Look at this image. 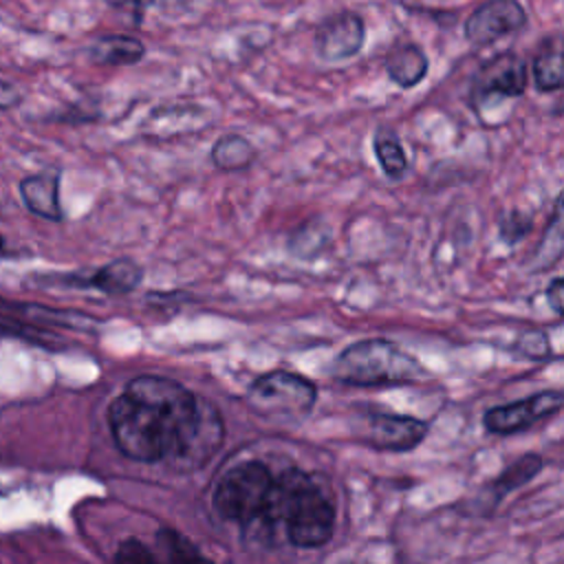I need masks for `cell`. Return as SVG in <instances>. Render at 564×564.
<instances>
[{
  "instance_id": "1",
  "label": "cell",
  "mask_w": 564,
  "mask_h": 564,
  "mask_svg": "<svg viewBox=\"0 0 564 564\" xmlns=\"http://www.w3.org/2000/svg\"><path fill=\"white\" fill-rule=\"evenodd\" d=\"M108 423L119 452L139 463L196 465L223 441V425L174 379L141 375L110 403Z\"/></svg>"
},
{
  "instance_id": "2",
  "label": "cell",
  "mask_w": 564,
  "mask_h": 564,
  "mask_svg": "<svg viewBox=\"0 0 564 564\" xmlns=\"http://www.w3.org/2000/svg\"><path fill=\"white\" fill-rule=\"evenodd\" d=\"M278 524L297 549H319L335 531V507L330 498L304 471L291 467L275 476L264 520L253 533H271Z\"/></svg>"
},
{
  "instance_id": "3",
  "label": "cell",
  "mask_w": 564,
  "mask_h": 564,
  "mask_svg": "<svg viewBox=\"0 0 564 564\" xmlns=\"http://www.w3.org/2000/svg\"><path fill=\"white\" fill-rule=\"evenodd\" d=\"M337 381L348 386H414L425 381L427 370L416 357L383 337L359 339L346 346L333 366Z\"/></svg>"
},
{
  "instance_id": "4",
  "label": "cell",
  "mask_w": 564,
  "mask_h": 564,
  "mask_svg": "<svg viewBox=\"0 0 564 564\" xmlns=\"http://www.w3.org/2000/svg\"><path fill=\"white\" fill-rule=\"evenodd\" d=\"M275 476L260 460H247L225 471L214 489V509L225 520L245 524L256 531L264 520L273 494Z\"/></svg>"
},
{
  "instance_id": "5",
  "label": "cell",
  "mask_w": 564,
  "mask_h": 564,
  "mask_svg": "<svg viewBox=\"0 0 564 564\" xmlns=\"http://www.w3.org/2000/svg\"><path fill=\"white\" fill-rule=\"evenodd\" d=\"M249 397L253 405L262 412L300 416L313 408L317 399V388L313 381L295 372L275 370L256 379Z\"/></svg>"
},
{
  "instance_id": "6",
  "label": "cell",
  "mask_w": 564,
  "mask_h": 564,
  "mask_svg": "<svg viewBox=\"0 0 564 564\" xmlns=\"http://www.w3.org/2000/svg\"><path fill=\"white\" fill-rule=\"evenodd\" d=\"M529 82V66L516 51H502L487 59L474 75L469 88L471 108H482L489 99L522 97Z\"/></svg>"
},
{
  "instance_id": "7",
  "label": "cell",
  "mask_w": 564,
  "mask_h": 564,
  "mask_svg": "<svg viewBox=\"0 0 564 564\" xmlns=\"http://www.w3.org/2000/svg\"><path fill=\"white\" fill-rule=\"evenodd\" d=\"M564 408L562 390H540L511 403L487 408L482 414V427L496 436L518 434L535 423L553 416Z\"/></svg>"
},
{
  "instance_id": "8",
  "label": "cell",
  "mask_w": 564,
  "mask_h": 564,
  "mask_svg": "<svg viewBox=\"0 0 564 564\" xmlns=\"http://www.w3.org/2000/svg\"><path fill=\"white\" fill-rule=\"evenodd\" d=\"M427 430L430 425L423 419H416L410 414L370 410L364 416L361 438L372 449L401 454V452L416 449L425 441Z\"/></svg>"
},
{
  "instance_id": "9",
  "label": "cell",
  "mask_w": 564,
  "mask_h": 564,
  "mask_svg": "<svg viewBox=\"0 0 564 564\" xmlns=\"http://www.w3.org/2000/svg\"><path fill=\"white\" fill-rule=\"evenodd\" d=\"M529 15L520 0H485L465 20V40L471 46H489L527 26Z\"/></svg>"
},
{
  "instance_id": "10",
  "label": "cell",
  "mask_w": 564,
  "mask_h": 564,
  "mask_svg": "<svg viewBox=\"0 0 564 564\" xmlns=\"http://www.w3.org/2000/svg\"><path fill=\"white\" fill-rule=\"evenodd\" d=\"M366 44V22L355 11H337L324 18L313 35L315 53L322 62H344L355 57Z\"/></svg>"
},
{
  "instance_id": "11",
  "label": "cell",
  "mask_w": 564,
  "mask_h": 564,
  "mask_svg": "<svg viewBox=\"0 0 564 564\" xmlns=\"http://www.w3.org/2000/svg\"><path fill=\"white\" fill-rule=\"evenodd\" d=\"M542 469H544V458L540 454L529 452L518 456L498 476H494L482 485V489L474 498V513L491 516L509 494L529 485L533 478L540 476Z\"/></svg>"
},
{
  "instance_id": "12",
  "label": "cell",
  "mask_w": 564,
  "mask_h": 564,
  "mask_svg": "<svg viewBox=\"0 0 564 564\" xmlns=\"http://www.w3.org/2000/svg\"><path fill=\"white\" fill-rule=\"evenodd\" d=\"M59 181H62L59 167H46L42 172L24 176L18 185L24 207L40 218L59 223L64 218L62 203H59Z\"/></svg>"
},
{
  "instance_id": "13",
  "label": "cell",
  "mask_w": 564,
  "mask_h": 564,
  "mask_svg": "<svg viewBox=\"0 0 564 564\" xmlns=\"http://www.w3.org/2000/svg\"><path fill=\"white\" fill-rule=\"evenodd\" d=\"M564 258V189H560V194L553 200V209L551 216L544 225V231L538 240V245L533 247L524 269L533 275L551 271L560 260Z\"/></svg>"
},
{
  "instance_id": "14",
  "label": "cell",
  "mask_w": 564,
  "mask_h": 564,
  "mask_svg": "<svg viewBox=\"0 0 564 564\" xmlns=\"http://www.w3.org/2000/svg\"><path fill=\"white\" fill-rule=\"evenodd\" d=\"M531 77L540 93L564 88V33H551L533 51Z\"/></svg>"
},
{
  "instance_id": "15",
  "label": "cell",
  "mask_w": 564,
  "mask_h": 564,
  "mask_svg": "<svg viewBox=\"0 0 564 564\" xmlns=\"http://www.w3.org/2000/svg\"><path fill=\"white\" fill-rule=\"evenodd\" d=\"M145 57V44L126 33L97 35L88 46V59L97 66H134Z\"/></svg>"
},
{
  "instance_id": "16",
  "label": "cell",
  "mask_w": 564,
  "mask_h": 564,
  "mask_svg": "<svg viewBox=\"0 0 564 564\" xmlns=\"http://www.w3.org/2000/svg\"><path fill=\"white\" fill-rule=\"evenodd\" d=\"M430 59L414 42H401L386 55V75L399 88H414L427 77Z\"/></svg>"
},
{
  "instance_id": "17",
  "label": "cell",
  "mask_w": 564,
  "mask_h": 564,
  "mask_svg": "<svg viewBox=\"0 0 564 564\" xmlns=\"http://www.w3.org/2000/svg\"><path fill=\"white\" fill-rule=\"evenodd\" d=\"M256 156H258L256 145L245 134H238V132L220 134L209 150V159L214 167L220 172L247 170L253 165Z\"/></svg>"
},
{
  "instance_id": "18",
  "label": "cell",
  "mask_w": 564,
  "mask_h": 564,
  "mask_svg": "<svg viewBox=\"0 0 564 564\" xmlns=\"http://www.w3.org/2000/svg\"><path fill=\"white\" fill-rule=\"evenodd\" d=\"M372 152H375V159H377L381 172L390 181H401L405 176L410 161H408V152H405L399 134L394 132V128H390V126L375 128Z\"/></svg>"
},
{
  "instance_id": "19",
  "label": "cell",
  "mask_w": 564,
  "mask_h": 564,
  "mask_svg": "<svg viewBox=\"0 0 564 564\" xmlns=\"http://www.w3.org/2000/svg\"><path fill=\"white\" fill-rule=\"evenodd\" d=\"M143 278L141 267L130 258H119L101 267L88 278L90 286H97L104 293H128L132 291Z\"/></svg>"
},
{
  "instance_id": "20",
  "label": "cell",
  "mask_w": 564,
  "mask_h": 564,
  "mask_svg": "<svg viewBox=\"0 0 564 564\" xmlns=\"http://www.w3.org/2000/svg\"><path fill=\"white\" fill-rule=\"evenodd\" d=\"M156 540L167 557L170 564H212L196 546L189 538L181 535L178 531L174 529H161L156 533Z\"/></svg>"
},
{
  "instance_id": "21",
  "label": "cell",
  "mask_w": 564,
  "mask_h": 564,
  "mask_svg": "<svg viewBox=\"0 0 564 564\" xmlns=\"http://www.w3.org/2000/svg\"><path fill=\"white\" fill-rule=\"evenodd\" d=\"M513 350L520 352L522 357L527 359H533V361H546L551 357V341H549V335L546 330L542 328H529V330H522L513 344Z\"/></svg>"
},
{
  "instance_id": "22",
  "label": "cell",
  "mask_w": 564,
  "mask_h": 564,
  "mask_svg": "<svg viewBox=\"0 0 564 564\" xmlns=\"http://www.w3.org/2000/svg\"><path fill=\"white\" fill-rule=\"evenodd\" d=\"M531 227H533V218H531L529 214H522V212H518V209H511V212H507V214L500 218V223H498V236H500V240H502L505 245L513 247V245H518V242L531 231Z\"/></svg>"
},
{
  "instance_id": "23",
  "label": "cell",
  "mask_w": 564,
  "mask_h": 564,
  "mask_svg": "<svg viewBox=\"0 0 564 564\" xmlns=\"http://www.w3.org/2000/svg\"><path fill=\"white\" fill-rule=\"evenodd\" d=\"M117 564H163L141 540L128 538L117 546L115 553Z\"/></svg>"
},
{
  "instance_id": "24",
  "label": "cell",
  "mask_w": 564,
  "mask_h": 564,
  "mask_svg": "<svg viewBox=\"0 0 564 564\" xmlns=\"http://www.w3.org/2000/svg\"><path fill=\"white\" fill-rule=\"evenodd\" d=\"M326 240H328V227L319 225L317 220H311V223H306L304 227H300V229L295 231L291 245H293V249L300 253V251L304 249V245H313V251H315V249H319L322 245H326Z\"/></svg>"
},
{
  "instance_id": "25",
  "label": "cell",
  "mask_w": 564,
  "mask_h": 564,
  "mask_svg": "<svg viewBox=\"0 0 564 564\" xmlns=\"http://www.w3.org/2000/svg\"><path fill=\"white\" fill-rule=\"evenodd\" d=\"M156 0H106L108 7L126 13L130 18V22L134 26H141L143 24V18H145V11L154 4Z\"/></svg>"
},
{
  "instance_id": "26",
  "label": "cell",
  "mask_w": 564,
  "mask_h": 564,
  "mask_svg": "<svg viewBox=\"0 0 564 564\" xmlns=\"http://www.w3.org/2000/svg\"><path fill=\"white\" fill-rule=\"evenodd\" d=\"M48 119L55 121V123H73L75 126V123H93V121L101 119V115H99V110H88V106L79 104V108L73 106V108L64 110V112L51 115Z\"/></svg>"
},
{
  "instance_id": "27",
  "label": "cell",
  "mask_w": 564,
  "mask_h": 564,
  "mask_svg": "<svg viewBox=\"0 0 564 564\" xmlns=\"http://www.w3.org/2000/svg\"><path fill=\"white\" fill-rule=\"evenodd\" d=\"M22 99H24V95L13 82L0 79V112L18 108L22 104Z\"/></svg>"
},
{
  "instance_id": "28",
  "label": "cell",
  "mask_w": 564,
  "mask_h": 564,
  "mask_svg": "<svg viewBox=\"0 0 564 564\" xmlns=\"http://www.w3.org/2000/svg\"><path fill=\"white\" fill-rule=\"evenodd\" d=\"M544 295H546V302H549V306L553 308V313H557V315L564 317V275L553 278V280L546 284Z\"/></svg>"
},
{
  "instance_id": "29",
  "label": "cell",
  "mask_w": 564,
  "mask_h": 564,
  "mask_svg": "<svg viewBox=\"0 0 564 564\" xmlns=\"http://www.w3.org/2000/svg\"><path fill=\"white\" fill-rule=\"evenodd\" d=\"M2 247H4V238L0 236V251H2Z\"/></svg>"
}]
</instances>
